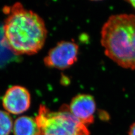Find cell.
Returning <instances> with one entry per match:
<instances>
[{"label":"cell","mask_w":135,"mask_h":135,"mask_svg":"<svg viewBox=\"0 0 135 135\" xmlns=\"http://www.w3.org/2000/svg\"><path fill=\"white\" fill-rule=\"evenodd\" d=\"M7 15L3 26L2 42L15 55H32L44 47L47 36L44 20L34 11L26 9L20 2L5 6Z\"/></svg>","instance_id":"cell-1"},{"label":"cell","mask_w":135,"mask_h":135,"mask_svg":"<svg viewBox=\"0 0 135 135\" xmlns=\"http://www.w3.org/2000/svg\"><path fill=\"white\" fill-rule=\"evenodd\" d=\"M101 44L108 57L119 66L135 69V15L110 16L101 31Z\"/></svg>","instance_id":"cell-2"},{"label":"cell","mask_w":135,"mask_h":135,"mask_svg":"<svg viewBox=\"0 0 135 135\" xmlns=\"http://www.w3.org/2000/svg\"><path fill=\"white\" fill-rule=\"evenodd\" d=\"M35 119L41 135H90L86 126L69 112L68 105H63L60 110L54 112L41 105Z\"/></svg>","instance_id":"cell-3"},{"label":"cell","mask_w":135,"mask_h":135,"mask_svg":"<svg viewBox=\"0 0 135 135\" xmlns=\"http://www.w3.org/2000/svg\"><path fill=\"white\" fill-rule=\"evenodd\" d=\"M79 46L73 41H61L50 49L44 59L49 68L64 70L72 66L78 59Z\"/></svg>","instance_id":"cell-4"},{"label":"cell","mask_w":135,"mask_h":135,"mask_svg":"<svg viewBox=\"0 0 135 135\" xmlns=\"http://www.w3.org/2000/svg\"><path fill=\"white\" fill-rule=\"evenodd\" d=\"M29 91L23 86H14L5 92L2 99L3 107L8 113L18 115L26 112L31 106Z\"/></svg>","instance_id":"cell-5"},{"label":"cell","mask_w":135,"mask_h":135,"mask_svg":"<svg viewBox=\"0 0 135 135\" xmlns=\"http://www.w3.org/2000/svg\"><path fill=\"white\" fill-rule=\"evenodd\" d=\"M68 108L71 114L84 125L94 122L96 103L92 96L88 94L76 95L71 100Z\"/></svg>","instance_id":"cell-6"},{"label":"cell","mask_w":135,"mask_h":135,"mask_svg":"<svg viewBox=\"0 0 135 135\" xmlns=\"http://www.w3.org/2000/svg\"><path fill=\"white\" fill-rule=\"evenodd\" d=\"M14 135H41L36 119L22 116L17 118L13 125Z\"/></svg>","instance_id":"cell-7"},{"label":"cell","mask_w":135,"mask_h":135,"mask_svg":"<svg viewBox=\"0 0 135 135\" xmlns=\"http://www.w3.org/2000/svg\"><path fill=\"white\" fill-rule=\"evenodd\" d=\"M13 129V121L7 112L0 110V135H9Z\"/></svg>","instance_id":"cell-8"},{"label":"cell","mask_w":135,"mask_h":135,"mask_svg":"<svg viewBox=\"0 0 135 135\" xmlns=\"http://www.w3.org/2000/svg\"><path fill=\"white\" fill-rule=\"evenodd\" d=\"M128 135H135V122L130 126Z\"/></svg>","instance_id":"cell-9"},{"label":"cell","mask_w":135,"mask_h":135,"mask_svg":"<svg viewBox=\"0 0 135 135\" xmlns=\"http://www.w3.org/2000/svg\"><path fill=\"white\" fill-rule=\"evenodd\" d=\"M127 2H128L135 9V1H128Z\"/></svg>","instance_id":"cell-10"}]
</instances>
